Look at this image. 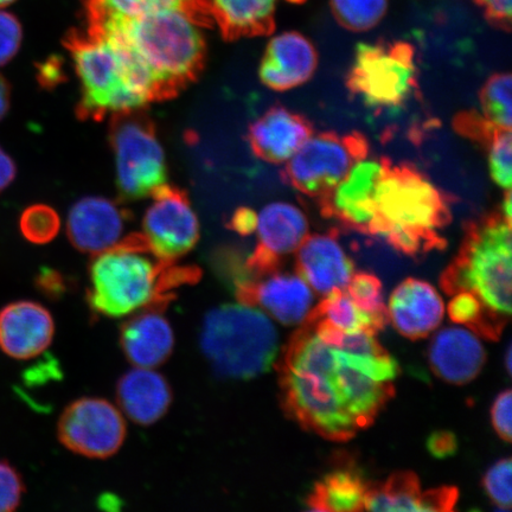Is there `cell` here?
<instances>
[{"mask_svg":"<svg viewBox=\"0 0 512 512\" xmlns=\"http://www.w3.org/2000/svg\"><path fill=\"white\" fill-rule=\"evenodd\" d=\"M198 275L195 268L157 259L142 236L127 238L96 254L89 268L87 302L94 315L108 318L145 309L164 311L174 296L171 291L179 285L196 283Z\"/></svg>","mask_w":512,"mask_h":512,"instance_id":"6da1fadb","label":"cell"},{"mask_svg":"<svg viewBox=\"0 0 512 512\" xmlns=\"http://www.w3.org/2000/svg\"><path fill=\"white\" fill-rule=\"evenodd\" d=\"M447 196L411 164L383 158L368 235L403 254L416 256L446 245L441 232L451 222Z\"/></svg>","mask_w":512,"mask_h":512,"instance_id":"7a4b0ae2","label":"cell"},{"mask_svg":"<svg viewBox=\"0 0 512 512\" xmlns=\"http://www.w3.org/2000/svg\"><path fill=\"white\" fill-rule=\"evenodd\" d=\"M335 366V348L306 324L287 345L280 364V384L286 411L300 425L324 438L345 441L360 430L339 398Z\"/></svg>","mask_w":512,"mask_h":512,"instance_id":"3957f363","label":"cell"},{"mask_svg":"<svg viewBox=\"0 0 512 512\" xmlns=\"http://www.w3.org/2000/svg\"><path fill=\"white\" fill-rule=\"evenodd\" d=\"M201 27L184 12L166 10L92 24L88 30L124 44L150 70L164 99L200 73L206 56Z\"/></svg>","mask_w":512,"mask_h":512,"instance_id":"277c9868","label":"cell"},{"mask_svg":"<svg viewBox=\"0 0 512 512\" xmlns=\"http://www.w3.org/2000/svg\"><path fill=\"white\" fill-rule=\"evenodd\" d=\"M67 47L81 83L83 117L128 114L162 99L150 70L114 38L91 30L74 32Z\"/></svg>","mask_w":512,"mask_h":512,"instance_id":"5b68a950","label":"cell"},{"mask_svg":"<svg viewBox=\"0 0 512 512\" xmlns=\"http://www.w3.org/2000/svg\"><path fill=\"white\" fill-rule=\"evenodd\" d=\"M511 223L502 213L467 224L459 252L441 277L448 294L471 292L501 334L511 315Z\"/></svg>","mask_w":512,"mask_h":512,"instance_id":"8992f818","label":"cell"},{"mask_svg":"<svg viewBox=\"0 0 512 512\" xmlns=\"http://www.w3.org/2000/svg\"><path fill=\"white\" fill-rule=\"evenodd\" d=\"M201 349L217 375L251 380L272 368L279 336L272 319L258 307L223 305L204 318Z\"/></svg>","mask_w":512,"mask_h":512,"instance_id":"52a82bcc","label":"cell"},{"mask_svg":"<svg viewBox=\"0 0 512 512\" xmlns=\"http://www.w3.org/2000/svg\"><path fill=\"white\" fill-rule=\"evenodd\" d=\"M349 91L371 107H396L416 87L415 50L407 42L358 44Z\"/></svg>","mask_w":512,"mask_h":512,"instance_id":"ba28073f","label":"cell"},{"mask_svg":"<svg viewBox=\"0 0 512 512\" xmlns=\"http://www.w3.org/2000/svg\"><path fill=\"white\" fill-rule=\"evenodd\" d=\"M368 153V140L361 133H312L286 163L285 178L302 194L320 198Z\"/></svg>","mask_w":512,"mask_h":512,"instance_id":"9c48e42d","label":"cell"},{"mask_svg":"<svg viewBox=\"0 0 512 512\" xmlns=\"http://www.w3.org/2000/svg\"><path fill=\"white\" fill-rule=\"evenodd\" d=\"M130 114L118 115L112 144L119 190L125 197L138 200L166 184V163L152 125Z\"/></svg>","mask_w":512,"mask_h":512,"instance_id":"30bf717a","label":"cell"},{"mask_svg":"<svg viewBox=\"0 0 512 512\" xmlns=\"http://www.w3.org/2000/svg\"><path fill=\"white\" fill-rule=\"evenodd\" d=\"M123 415L111 402L85 398L70 403L57 424L61 444L80 456L106 459L114 456L126 439Z\"/></svg>","mask_w":512,"mask_h":512,"instance_id":"8fae6325","label":"cell"},{"mask_svg":"<svg viewBox=\"0 0 512 512\" xmlns=\"http://www.w3.org/2000/svg\"><path fill=\"white\" fill-rule=\"evenodd\" d=\"M143 219L142 239L157 259L174 262L188 254L200 239V223L187 195L168 185L152 194Z\"/></svg>","mask_w":512,"mask_h":512,"instance_id":"7c38bea8","label":"cell"},{"mask_svg":"<svg viewBox=\"0 0 512 512\" xmlns=\"http://www.w3.org/2000/svg\"><path fill=\"white\" fill-rule=\"evenodd\" d=\"M236 298L241 304L259 306L287 326L305 323L313 310L312 288L299 274L274 271L256 280H240Z\"/></svg>","mask_w":512,"mask_h":512,"instance_id":"4fadbf2b","label":"cell"},{"mask_svg":"<svg viewBox=\"0 0 512 512\" xmlns=\"http://www.w3.org/2000/svg\"><path fill=\"white\" fill-rule=\"evenodd\" d=\"M255 232L258 246L247 267L260 277L277 270L281 259L297 252L309 236V221L294 204L273 202L258 214Z\"/></svg>","mask_w":512,"mask_h":512,"instance_id":"5bb4252c","label":"cell"},{"mask_svg":"<svg viewBox=\"0 0 512 512\" xmlns=\"http://www.w3.org/2000/svg\"><path fill=\"white\" fill-rule=\"evenodd\" d=\"M382 171L383 158L361 159L334 189L319 198L322 214L345 227L368 234Z\"/></svg>","mask_w":512,"mask_h":512,"instance_id":"9a60e30c","label":"cell"},{"mask_svg":"<svg viewBox=\"0 0 512 512\" xmlns=\"http://www.w3.org/2000/svg\"><path fill=\"white\" fill-rule=\"evenodd\" d=\"M55 334L46 307L22 300L0 310V349L14 360L27 361L46 351Z\"/></svg>","mask_w":512,"mask_h":512,"instance_id":"2e32d148","label":"cell"},{"mask_svg":"<svg viewBox=\"0 0 512 512\" xmlns=\"http://www.w3.org/2000/svg\"><path fill=\"white\" fill-rule=\"evenodd\" d=\"M317 66L315 46L299 32L288 31L268 43L259 75L266 87L285 92L309 81Z\"/></svg>","mask_w":512,"mask_h":512,"instance_id":"e0dca14e","label":"cell"},{"mask_svg":"<svg viewBox=\"0 0 512 512\" xmlns=\"http://www.w3.org/2000/svg\"><path fill=\"white\" fill-rule=\"evenodd\" d=\"M296 253L298 274L322 296L345 290L355 274L354 262L334 232L307 236Z\"/></svg>","mask_w":512,"mask_h":512,"instance_id":"ac0fdd59","label":"cell"},{"mask_svg":"<svg viewBox=\"0 0 512 512\" xmlns=\"http://www.w3.org/2000/svg\"><path fill=\"white\" fill-rule=\"evenodd\" d=\"M124 230V211L107 198H82L69 211L68 236L83 253L96 255L117 246Z\"/></svg>","mask_w":512,"mask_h":512,"instance_id":"d6986e66","label":"cell"},{"mask_svg":"<svg viewBox=\"0 0 512 512\" xmlns=\"http://www.w3.org/2000/svg\"><path fill=\"white\" fill-rule=\"evenodd\" d=\"M388 320L402 336L431 335L443 322L444 300L427 281L409 278L395 288L387 307Z\"/></svg>","mask_w":512,"mask_h":512,"instance_id":"ffe728a7","label":"cell"},{"mask_svg":"<svg viewBox=\"0 0 512 512\" xmlns=\"http://www.w3.org/2000/svg\"><path fill=\"white\" fill-rule=\"evenodd\" d=\"M428 360L441 380L465 384L475 380L486 361V351L475 331L447 326L432 339Z\"/></svg>","mask_w":512,"mask_h":512,"instance_id":"44dd1931","label":"cell"},{"mask_svg":"<svg viewBox=\"0 0 512 512\" xmlns=\"http://www.w3.org/2000/svg\"><path fill=\"white\" fill-rule=\"evenodd\" d=\"M312 133L311 124L302 115L274 106L249 127L248 140L260 159L286 164Z\"/></svg>","mask_w":512,"mask_h":512,"instance_id":"7402d4cb","label":"cell"},{"mask_svg":"<svg viewBox=\"0 0 512 512\" xmlns=\"http://www.w3.org/2000/svg\"><path fill=\"white\" fill-rule=\"evenodd\" d=\"M121 349L137 368L152 369L169 360L175 348V335L162 310L145 309L121 325Z\"/></svg>","mask_w":512,"mask_h":512,"instance_id":"603a6c76","label":"cell"},{"mask_svg":"<svg viewBox=\"0 0 512 512\" xmlns=\"http://www.w3.org/2000/svg\"><path fill=\"white\" fill-rule=\"evenodd\" d=\"M172 389L163 375L151 369L128 371L117 384V400L134 424L150 426L168 413Z\"/></svg>","mask_w":512,"mask_h":512,"instance_id":"cb8c5ba5","label":"cell"},{"mask_svg":"<svg viewBox=\"0 0 512 512\" xmlns=\"http://www.w3.org/2000/svg\"><path fill=\"white\" fill-rule=\"evenodd\" d=\"M334 381L339 398L358 427H369L393 394L392 384L376 381L345 360L335 348Z\"/></svg>","mask_w":512,"mask_h":512,"instance_id":"d4e9b609","label":"cell"},{"mask_svg":"<svg viewBox=\"0 0 512 512\" xmlns=\"http://www.w3.org/2000/svg\"><path fill=\"white\" fill-rule=\"evenodd\" d=\"M458 492L454 488L421 491L418 478L400 473L377 488L368 490L364 510L370 511H451Z\"/></svg>","mask_w":512,"mask_h":512,"instance_id":"484cf974","label":"cell"},{"mask_svg":"<svg viewBox=\"0 0 512 512\" xmlns=\"http://www.w3.org/2000/svg\"><path fill=\"white\" fill-rule=\"evenodd\" d=\"M278 0H210L213 22L228 40L266 36L275 28Z\"/></svg>","mask_w":512,"mask_h":512,"instance_id":"4316f807","label":"cell"},{"mask_svg":"<svg viewBox=\"0 0 512 512\" xmlns=\"http://www.w3.org/2000/svg\"><path fill=\"white\" fill-rule=\"evenodd\" d=\"M89 25L126 19L156 11H181L203 27L213 23L210 0H83Z\"/></svg>","mask_w":512,"mask_h":512,"instance_id":"83f0119b","label":"cell"},{"mask_svg":"<svg viewBox=\"0 0 512 512\" xmlns=\"http://www.w3.org/2000/svg\"><path fill=\"white\" fill-rule=\"evenodd\" d=\"M369 486L360 473L341 469L316 484L306 505L311 511L351 512L364 510Z\"/></svg>","mask_w":512,"mask_h":512,"instance_id":"f1b7e54d","label":"cell"},{"mask_svg":"<svg viewBox=\"0 0 512 512\" xmlns=\"http://www.w3.org/2000/svg\"><path fill=\"white\" fill-rule=\"evenodd\" d=\"M309 318L324 320L343 332L369 331L375 335L386 325L362 311L345 290L326 294L323 302L313 307Z\"/></svg>","mask_w":512,"mask_h":512,"instance_id":"f546056e","label":"cell"},{"mask_svg":"<svg viewBox=\"0 0 512 512\" xmlns=\"http://www.w3.org/2000/svg\"><path fill=\"white\" fill-rule=\"evenodd\" d=\"M479 101L482 106L480 114L486 121L501 130H511L512 102L509 73L492 75L480 91Z\"/></svg>","mask_w":512,"mask_h":512,"instance_id":"4dcf8cb0","label":"cell"},{"mask_svg":"<svg viewBox=\"0 0 512 512\" xmlns=\"http://www.w3.org/2000/svg\"><path fill=\"white\" fill-rule=\"evenodd\" d=\"M330 5L339 25L354 32L375 28L388 10V0H330Z\"/></svg>","mask_w":512,"mask_h":512,"instance_id":"1f68e13d","label":"cell"},{"mask_svg":"<svg viewBox=\"0 0 512 512\" xmlns=\"http://www.w3.org/2000/svg\"><path fill=\"white\" fill-rule=\"evenodd\" d=\"M452 296L447 305V315L453 323L465 325L476 334H482L491 339L499 336L486 315L482 302L475 294L462 291L454 293Z\"/></svg>","mask_w":512,"mask_h":512,"instance_id":"d6a6232c","label":"cell"},{"mask_svg":"<svg viewBox=\"0 0 512 512\" xmlns=\"http://www.w3.org/2000/svg\"><path fill=\"white\" fill-rule=\"evenodd\" d=\"M345 291L362 311L384 324L389 323L382 284L375 275L366 272L355 273Z\"/></svg>","mask_w":512,"mask_h":512,"instance_id":"836d02e7","label":"cell"},{"mask_svg":"<svg viewBox=\"0 0 512 512\" xmlns=\"http://www.w3.org/2000/svg\"><path fill=\"white\" fill-rule=\"evenodd\" d=\"M19 227L25 239L36 245H44L59 233L60 219L54 209L40 204L24 211Z\"/></svg>","mask_w":512,"mask_h":512,"instance_id":"e575fe53","label":"cell"},{"mask_svg":"<svg viewBox=\"0 0 512 512\" xmlns=\"http://www.w3.org/2000/svg\"><path fill=\"white\" fill-rule=\"evenodd\" d=\"M511 145V130H501L485 146L491 177L504 190L511 189Z\"/></svg>","mask_w":512,"mask_h":512,"instance_id":"d590c367","label":"cell"},{"mask_svg":"<svg viewBox=\"0 0 512 512\" xmlns=\"http://www.w3.org/2000/svg\"><path fill=\"white\" fill-rule=\"evenodd\" d=\"M511 470V460L502 459L492 465L484 477L486 495L503 511H509L511 508Z\"/></svg>","mask_w":512,"mask_h":512,"instance_id":"8d00e7d4","label":"cell"},{"mask_svg":"<svg viewBox=\"0 0 512 512\" xmlns=\"http://www.w3.org/2000/svg\"><path fill=\"white\" fill-rule=\"evenodd\" d=\"M454 128L462 136L484 146L489 144L498 131H501V128L491 125L477 111H467L458 114L456 120H454Z\"/></svg>","mask_w":512,"mask_h":512,"instance_id":"74e56055","label":"cell"},{"mask_svg":"<svg viewBox=\"0 0 512 512\" xmlns=\"http://www.w3.org/2000/svg\"><path fill=\"white\" fill-rule=\"evenodd\" d=\"M24 491L22 477L15 467L0 460V512L16 510Z\"/></svg>","mask_w":512,"mask_h":512,"instance_id":"f35d334b","label":"cell"},{"mask_svg":"<svg viewBox=\"0 0 512 512\" xmlns=\"http://www.w3.org/2000/svg\"><path fill=\"white\" fill-rule=\"evenodd\" d=\"M23 40L22 25L17 17L0 9V67L17 55Z\"/></svg>","mask_w":512,"mask_h":512,"instance_id":"ab89813d","label":"cell"},{"mask_svg":"<svg viewBox=\"0 0 512 512\" xmlns=\"http://www.w3.org/2000/svg\"><path fill=\"white\" fill-rule=\"evenodd\" d=\"M492 425L503 440L510 443L512 437V394L511 390L499 394L491 409Z\"/></svg>","mask_w":512,"mask_h":512,"instance_id":"60d3db41","label":"cell"},{"mask_svg":"<svg viewBox=\"0 0 512 512\" xmlns=\"http://www.w3.org/2000/svg\"><path fill=\"white\" fill-rule=\"evenodd\" d=\"M511 2L512 0H475L484 11L486 21L492 27L504 31H510L511 28Z\"/></svg>","mask_w":512,"mask_h":512,"instance_id":"b9f144b4","label":"cell"},{"mask_svg":"<svg viewBox=\"0 0 512 512\" xmlns=\"http://www.w3.org/2000/svg\"><path fill=\"white\" fill-rule=\"evenodd\" d=\"M427 448L435 458L452 457L458 448L456 435L447 431L434 432L427 440Z\"/></svg>","mask_w":512,"mask_h":512,"instance_id":"7bdbcfd3","label":"cell"},{"mask_svg":"<svg viewBox=\"0 0 512 512\" xmlns=\"http://www.w3.org/2000/svg\"><path fill=\"white\" fill-rule=\"evenodd\" d=\"M256 222H258V214L254 210L241 208L235 211L230 226L236 233L246 236L255 233Z\"/></svg>","mask_w":512,"mask_h":512,"instance_id":"ee69618b","label":"cell"},{"mask_svg":"<svg viewBox=\"0 0 512 512\" xmlns=\"http://www.w3.org/2000/svg\"><path fill=\"white\" fill-rule=\"evenodd\" d=\"M16 171L14 160L0 147V192L14 182Z\"/></svg>","mask_w":512,"mask_h":512,"instance_id":"f6af8a7d","label":"cell"},{"mask_svg":"<svg viewBox=\"0 0 512 512\" xmlns=\"http://www.w3.org/2000/svg\"><path fill=\"white\" fill-rule=\"evenodd\" d=\"M37 285L40 290L47 293V296H57L63 290V283L59 275L49 271L38 277Z\"/></svg>","mask_w":512,"mask_h":512,"instance_id":"bcb514c9","label":"cell"},{"mask_svg":"<svg viewBox=\"0 0 512 512\" xmlns=\"http://www.w3.org/2000/svg\"><path fill=\"white\" fill-rule=\"evenodd\" d=\"M60 64L56 60H50L40 67V80L44 85L59 82Z\"/></svg>","mask_w":512,"mask_h":512,"instance_id":"7dc6e473","label":"cell"},{"mask_svg":"<svg viewBox=\"0 0 512 512\" xmlns=\"http://www.w3.org/2000/svg\"><path fill=\"white\" fill-rule=\"evenodd\" d=\"M10 108V86L9 83L0 75V121L5 118Z\"/></svg>","mask_w":512,"mask_h":512,"instance_id":"c3c4849f","label":"cell"},{"mask_svg":"<svg viewBox=\"0 0 512 512\" xmlns=\"http://www.w3.org/2000/svg\"><path fill=\"white\" fill-rule=\"evenodd\" d=\"M511 189L507 190V194H505L503 201V210L502 215L504 219L511 223Z\"/></svg>","mask_w":512,"mask_h":512,"instance_id":"681fc988","label":"cell"},{"mask_svg":"<svg viewBox=\"0 0 512 512\" xmlns=\"http://www.w3.org/2000/svg\"><path fill=\"white\" fill-rule=\"evenodd\" d=\"M505 366H507V371L509 374H511L512 370V349L511 345H509L507 349V355H505Z\"/></svg>","mask_w":512,"mask_h":512,"instance_id":"f907efd6","label":"cell"},{"mask_svg":"<svg viewBox=\"0 0 512 512\" xmlns=\"http://www.w3.org/2000/svg\"><path fill=\"white\" fill-rule=\"evenodd\" d=\"M15 2H16V0H0V9H4V8H6V6H9Z\"/></svg>","mask_w":512,"mask_h":512,"instance_id":"816d5d0a","label":"cell"}]
</instances>
